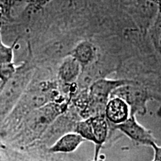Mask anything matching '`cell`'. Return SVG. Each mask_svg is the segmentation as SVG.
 <instances>
[{"instance_id": "6", "label": "cell", "mask_w": 161, "mask_h": 161, "mask_svg": "<svg viewBox=\"0 0 161 161\" xmlns=\"http://www.w3.org/2000/svg\"><path fill=\"white\" fill-rule=\"evenodd\" d=\"M109 130L110 125L105 116L98 115L80 119L75 125L74 132L96 146H103L108 138Z\"/></svg>"}, {"instance_id": "10", "label": "cell", "mask_w": 161, "mask_h": 161, "mask_svg": "<svg viewBox=\"0 0 161 161\" xmlns=\"http://www.w3.org/2000/svg\"><path fill=\"white\" fill-rule=\"evenodd\" d=\"M84 139L76 132H69L60 136L48 151L55 154H68L74 152L84 142Z\"/></svg>"}, {"instance_id": "15", "label": "cell", "mask_w": 161, "mask_h": 161, "mask_svg": "<svg viewBox=\"0 0 161 161\" xmlns=\"http://www.w3.org/2000/svg\"><path fill=\"white\" fill-rule=\"evenodd\" d=\"M102 146H97L95 147V153H94V158L92 159V161H104L102 159V156L101 155L100 152Z\"/></svg>"}, {"instance_id": "3", "label": "cell", "mask_w": 161, "mask_h": 161, "mask_svg": "<svg viewBox=\"0 0 161 161\" xmlns=\"http://www.w3.org/2000/svg\"><path fill=\"white\" fill-rule=\"evenodd\" d=\"M134 80L130 79H108L103 78L93 82L87 89L88 101L85 110L81 119L90 116L104 115L106 104L111 94L119 86L131 84Z\"/></svg>"}, {"instance_id": "2", "label": "cell", "mask_w": 161, "mask_h": 161, "mask_svg": "<svg viewBox=\"0 0 161 161\" xmlns=\"http://www.w3.org/2000/svg\"><path fill=\"white\" fill-rule=\"evenodd\" d=\"M35 73V67L25 61L17 66L16 73L0 89V117L7 115L21 97Z\"/></svg>"}, {"instance_id": "12", "label": "cell", "mask_w": 161, "mask_h": 161, "mask_svg": "<svg viewBox=\"0 0 161 161\" xmlns=\"http://www.w3.org/2000/svg\"><path fill=\"white\" fill-rule=\"evenodd\" d=\"M19 37L14 40L11 46H7L3 43L2 37L1 25H0V64H8L14 62V49L17 45Z\"/></svg>"}, {"instance_id": "18", "label": "cell", "mask_w": 161, "mask_h": 161, "mask_svg": "<svg viewBox=\"0 0 161 161\" xmlns=\"http://www.w3.org/2000/svg\"><path fill=\"white\" fill-rule=\"evenodd\" d=\"M152 161H154V160H152Z\"/></svg>"}, {"instance_id": "4", "label": "cell", "mask_w": 161, "mask_h": 161, "mask_svg": "<svg viewBox=\"0 0 161 161\" xmlns=\"http://www.w3.org/2000/svg\"><path fill=\"white\" fill-rule=\"evenodd\" d=\"M0 152L5 161H73L67 154L49 152L48 147L38 142L22 149L0 145Z\"/></svg>"}, {"instance_id": "16", "label": "cell", "mask_w": 161, "mask_h": 161, "mask_svg": "<svg viewBox=\"0 0 161 161\" xmlns=\"http://www.w3.org/2000/svg\"><path fill=\"white\" fill-rule=\"evenodd\" d=\"M156 40L158 48L161 51V28H159L158 31L156 32Z\"/></svg>"}, {"instance_id": "1", "label": "cell", "mask_w": 161, "mask_h": 161, "mask_svg": "<svg viewBox=\"0 0 161 161\" xmlns=\"http://www.w3.org/2000/svg\"><path fill=\"white\" fill-rule=\"evenodd\" d=\"M69 102H51L30 113L20 122L14 134L3 146L22 149L40 141L52 122L67 109Z\"/></svg>"}, {"instance_id": "9", "label": "cell", "mask_w": 161, "mask_h": 161, "mask_svg": "<svg viewBox=\"0 0 161 161\" xmlns=\"http://www.w3.org/2000/svg\"><path fill=\"white\" fill-rule=\"evenodd\" d=\"M130 115V108L125 101L116 96L110 98L104 110V116L110 125L114 126L122 123Z\"/></svg>"}, {"instance_id": "17", "label": "cell", "mask_w": 161, "mask_h": 161, "mask_svg": "<svg viewBox=\"0 0 161 161\" xmlns=\"http://www.w3.org/2000/svg\"><path fill=\"white\" fill-rule=\"evenodd\" d=\"M0 161H5V159H4V158H3V156L2 155L1 152H0Z\"/></svg>"}, {"instance_id": "8", "label": "cell", "mask_w": 161, "mask_h": 161, "mask_svg": "<svg viewBox=\"0 0 161 161\" xmlns=\"http://www.w3.org/2000/svg\"><path fill=\"white\" fill-rule=\"evenodd\" d=\"M80 64L70 55L62 60L57 72L58 81L62 88L76 84L81 72Z\"/></svg>"}, {"instance_id": "7", "label": "cell", "mask_w": 161, "mask_h": 161, "mask_svg": "<svg viewBox=\"0 0 161 161\" xmlns=\"http://www.w3.org/2000/svg\"><path fill=\"white\" fill-rule=\"evenodd\" d=\"M113 128L123 133L125 135L138 144L150 146L153 142H156L152 132L139 123L134 114H130L126 121L113 126Z\"/></svg>"}, {"instance_id": "5", "label": "cell", "mask_w": 161, "mask_h": 161, "mask_svg": "<svg viewBox=\"0 0 161 161\" xmlns=\"http://www.w3.org/2000/svg\"><path fill=\"white\" fill-rule=\"evenodd\" d=\"M119 97L129 106L130 114H145L146 105L151 99H160V97L149 91L146 86L134 80L131 84L119 86L114 90L110 97Z\"/></svg>"}, {"instance_id": "13", "label": "cell", "mask_w": 161, "mask_h": 161, "mask_svg": "<svg viewBox=\"0 0 161 161\" xmlns=\"http://www.w3.org/2000/svg\"><path fill=\"white\" fill-rule=\"evenodd\" d=\"M17 69V66L14 62L0 64V89L13 77Z\"/></svg>"}, {"instance_id": "11", "label": "cell", "mask_w": 161, "mask_h": 161, "mask_svg": "<svg viewBox=\"0 0 161 161\" xmlns=\"http://www.w3.org/2000/svg\"><path fill=\"white\" fill-rule=\"evenodd\" d=\"M69 55L77 60L83 69L97 60V49L91 42L83 40L73 48Z\"/></svg>"}, {"instance_id": "14", "label": "cell", "mask_w": 161, "mask_h": 161, "mask_svg": "<svg viewBox=\"0 0 161 161\" xmlns=\"http://www.w3.org/2000/svg\"><path fill=\"white\" fill-rule=\"evenodd\" d=\"M150 147H152L154 150V161H161V146H159L156 144V142H153L151 144Z\"/></svg>"}]
</instances>
